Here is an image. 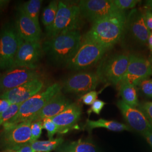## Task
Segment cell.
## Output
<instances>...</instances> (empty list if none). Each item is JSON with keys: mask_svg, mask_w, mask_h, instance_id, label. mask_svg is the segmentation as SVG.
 Segmentation results:
<instances>
[{"mask_svg": "<svg viewBox=\"0 0 152 152\" xmlns=\"http://www.w3.org/2000/svg\"><path fill=\"white\" fill-rule=\"evenodd\" d=\"M126 20L127 15L125 11L105 17L93 23L92 27L83 38L98 44L108 51L122 38Z\"/></svg>", "mask_w": 152, "mask_h": 152, "instance_id": "6da1fadb", "label": "cell"}, {"mask_svg": "<svg viewBox=\"0 0 152 152\" xmlns=\"http://www.w3.org/2000/svg\"><path fill=\"white\" fill-rule=\"evenodd\" d=\"M82 39L78 30L62 33L44 42L43 52L55 65H67L79 48Z\"/></svg>", "mask_w": 152, "mask_h": 152, "instance_id": "7a4b0ae2", "label": "cell"}, {"mask_svg": "<svg viewBox=\"0 0 152 152\" xmlns=\"http://www.w3.org/2000/svg\"><path fill=\"white\" fill-rule=\"evenodd\" d=\"M62 86L55 83L45 91L39 92L22 103L17 114L2 126L3 130H8L28 120H31L56 95L61 91Z\"/></svg>", "mask_w": 152, "mask_h": 152, "instance_id": "3957f363", "label": "cell"}, {"mask_svg": "<svg viewBox=\"0 0 152 152\" xmlns=\"http://www.w3.org/2000/svg\"><path fill=\"white\" fill-rule=\"evenodd\" d=\"M129 61V55L116 54L100 60L96 75L100 82L117 85L121 81Z\"/></svg>", "mask_w": 152, "mask_h": 152, "instance_id": "277c9868", "label": "cell"}, {"mask_svg": "<svg viewBox=\"0 0 152 152\" xmlns=\"http://www.w3.org/2000/svg\"><path fill=\"white\" fill-rule=\"evenodd\" d=\"M81 13L78 5H71L60 1L54 22L46 33L49 38L62 33L77 30Z\"/></svg>", "mask_w": 152, "mask_h": 152, "instance_id": "5b68a950", "label": "cell"}, {"mask_svg": "<svg viewBox=\"0 0 152 152\" xmlns=\"http://www.w3.org/2000/svg\"><path fill=\"white\" fill-rule=\"evenodd\" d=\"M23 40L15 25L6 24L0 31V69H11L18 49Z\"/></svg>", "mask_w": 152, "mask_h": 152, "instance_id": "8992f818", "label": "cell"}, {"mask_svg": "<svg viewBox=\"0 0 152 152\" xmlns=\"http://www.w3.org/2000/svg\"><path fill=\"white\" fill-rule=\"evenodd\" d=\"M107 51L98 44L83 37L79 48L66 66L73 71L86 69L102 60Z\"/></svg>", "mask_w": 152, "mask_h": 152, "instance_id": "52a82bcc", "label": "cell"}, {"mask_svg": "<svg viewBox=\"0 0 152 152\" xmlns=\"http://www.w3.org/2000/svg\"><path fill=\"white\" fill-rule=\"evenodd\" d=\"M31 120L24 121L8 130H3L0 134V148L2 152L16 151L31 141Z\"/></svg>", "mask_w": 152, "mask_h": 152, "instance_id": "ba28073f", "label": "cell"}, {"mask_svg": "<svg viewBox=\"0 0 152 152\" xmlns=\"http://www.w3.org/2000/svg\"><path fill=\"white\" fill-rule=\"evenodd\" d=\"M78 6L81 15L92 23L122 11L114 5L113 0H82Z\"/></svg>", "mask_w": 152, "mask_h": 152, "instance_id": "9c48e42d", "label": "cell"}, {"mask_svg": "<svg viewBox=\"0 0 152 152\" xmlns=\"http://www.w3.org/2000/svg\"><path fill=\"white\" fill-rule=\"evenodd\" d=\"M151 75L152 65L151 61L140 55L130 54L127 71L121 82H126L136 86Z\"/></svg>", "mask_w": 152, "mask_h": 152, "instance_id": "30bf717a", "label": "cell"}, {"mask_svg": "<svg viewBox=\"0 0 152 152\" xmlns=\"http://www.w3.org/2000/svg\"><path fill=\"white\" fill-rule=\"evenodd\" d=\"M100 81L96 73L81 72L69 77L64 83V91L68 93L85 94L95 90Z\"/></svg>", "mask_w": 152, "mask_h": 152, "instance_id": "8fae6325", "label": "cell"}, {"mask_svg": "<svg viewBox=\"0 0 152 152\" xmlns=\"http://www.w3.org/2000/svg\"><path fill=\"white\" fill-rule=\"evenodd\" d=\"M40 78V73L33 69L27 68L10 69L0 76V92L4 93L28 82Z\"/></svg>", "mask_w": 152, "mask_h": 152, "instance_id": "7c38bea8", "label": "cell"}, {"mask_svg": "<svg viewBox=\"0 0 152 152\" xmlns=\"http://www.w3.org/2000/svg\"><path fill=\"white\" fill-rule=\"evenodd\" d=\"M42 52V46L39 42L23 41L18 49L11 69L27 68L35 69Z\"/></svg>", "mask_w": 152, "mask_h": 152, "instance_id": "4fadbf2b", "label": "cell"}, {"mask_svg": "<svg viewBox=\"0 0 152 152\" xmlns=\"http://www.w3.org/2000/svg\"><path fill=\"white\" fill-rule=\"evenodd\" d=\"M127 32L135 42L146 45L151 33L146 24L144 14L137 9H133L127 16L125 32Z\"/></svg>", "mask_w": 152, "mask_h": 152, "instance_id": "5bb4252c", "label": "cell"}, {"mask_svg": "<svg viewBox=\"0 0 152 152\" xmlns=\"http://www.w3.org/2000/svg\"><path fill=\"white\" fill-rule=\"evenodd\" d=\"M117 106L130 129L143 135L152 127V124L139 109L131 107L122 100L117 102Z\"/></svg>", "mask_w": 152, "mask_h": 152, "instance_id": "9a60e30c", "label": "cell"}, {"mask_svg": "<svg viewBox=\"0 0 152 152\" xmlns=\"http://www.w3.org/2000/svg\"><path fill=\"white\" fill-rule=\"evenodd\" d=\"M44 86V81L41 78L34 79L2 93L0 95V99H6L11 104L22 103L41 92Z\"/></svg>", "mask_w": 152, "mask_h": 152, "instance_id": "2e32d148", "label": "cell"}, {"mask_svg": "<svg viewBox=\"0 0 152 152\" xmlns=\"http://www.w3.org/2000/svg\"><path fill=\"white\" fill-rule=\"evenodd\" d=\"M15 27L19 36L25 42H39L41 29L39 23L26 15L18 7Z\"/></svg>", "mask_w": 152, "mask_h": 152, "instance_id": "e0dca14e", "label": "cell"}, {"mask_svg": "<svg viewBox=\"0 0 152 152\" xmlns=\"http://www.w3.org/2000/svg\"><path fill=\"white\" fill-rule=\"evenodd\" d=\"M82 114L81 106L72 103L59 114L51 119L58 126V133L64 134L76 126Z\"/></svg>", "mask_w": 152, "mask_h": 152, "instance_id": "ac0fdd59", "label": "cell"}, {"mask_svg": "<svg viewBox=\"0 0 152 152\" xmlns=\"http://www.w3.org/2000/svg\"><path fill=\"white\" fill-rule=\"evenodd\" d=\"M71 103L61 91L52 98L38 113L36 114L31 121H42L46 118H51L63 112Z\"/></svg>", "mask_w": 152, "mask_h": 152, "instance_id": "d6986e66", "label": "cell"}, {"mask_svg": "<svg viewBox=\"0 0 152 152\" xmlns=\"http://www.w3.org/2000/svg\"><path fill=\"white\" fill-rule=\"evenodd\" d=\"M56 152H98L96 146L91 141L79 139L77 141L63 142Z\"/></svg>", "mask_w": 152, "mask_h": 152, "instance_id": "ffe728a7", "label": "cell"}, {"mask_svg": "<svg viewBox=\"0 0 152 152\" xmlns=\"http://www.w3.org/2000/svg\"><path fill=\"white\" fill-rule=\"evenodd\" d=\"M86 127L89 130H92L96 128H104L108 130L115 132L130 131V127L127 125L114 121H110L103 118H100L96 121L87 120Z\"/></svg>", "mask_w": 152, "mask_h": 152, "instance_id": "44dd1931", "label": "cell"}, {"mask_svg": "<svg viewBox=\"0 0 152 152\" xmlns=\"http://www.w3.org/2000/svg\"><path fill=\"white\" fill-rule=\"evenodd\" d=\"M119 85V92L122 100L131 107H138L139 102L135 86L126 82H121Z\"/></svg>", "mask_w": 152, "mask_h": 152, "instance_id": "7402d4cb", "label": "cell"}, {"mask_svg": "<svg viewBox=\"0 0 152 152\" xmlns=\"http://www.w3.org/2000/svg\"><path fill=\"white\" fill-rule=\"evenodd\" d=\"M64 142L61 137L53 138L48 140L34 141L30 144L33 151L36 152H50L56 150Z\"/></svg>", "mask_w": 152, "mask_h": 152, "instance_id": "603a6c76", "label": "cell"}, {"mask_svg": "<svg viewBox=\"0 0 152 152\" xmlns=\"http://www.w3.org/2000/svg\"><path fill=\"white\" fill-rule=\"evenodd\" d=\"M42 1L29 0L19 7L26 15L37 23H39V14Z\"/></svg>", "mask_w": 152, "mask_h": 152, "instance_id": "cb8c5ba5", "label": "cell"}, {"mask_svg": "<svg viewBox=\"0 0 152 152\" xmlns=\"http://www.w3.org/2000/svg\"><path fill=\"white\" fill-rule=\"evenodd\" d=\"M58 4L59 2L56 1H51L44 9L42 16V22L46 31L52 26L54 22L58 9Z\"/></svg>", "mask_w": 152, "mask_h": 152, "instance_id": "d4e9b609", "label": "cell"}, {"mask_svg": "<svg viewBox=\"0 0 152 152\" xmlns=\"http://www.w3.org/2000/svg\"><path fill=\"white\" fill-rule=\"evenodd\" d=\"M21 104H11L10 107L0 115V126H2L17 114Z\"/></svg>", "mask_w": 152, "mask_h": 152, "instance_id": "484cf974", "label": "cell"}, {"mask_svg": "<svg viewBox=\"0 0 152 152\" xmlns=\"http://www.w3.org/2000/svg\"><path fill=\"white\" fill-rule=\"evenodd\" d=\"M43 128L47 131L49 139L54 138V136L58 133V126L51 118H46L42 121Z\"/></svg>", "mask_w": 152, "mask_h": 152, "instance_id": "4316f807", "label": "cell"}, {"mask_svg": "<svg viewBox=\"0 0 152 152\" xmlns=\"http://www.w3.org/2000/svg\"><path fill=\"white\" fill-rule=\"evenodd\" d=\"M43 129L44 128H43L42 121H34L32 122V124L31 126V141H32L31 143L38 140V138L42 134Z\"/></svg>", "mask_w": 152, "mask_h": 152, "instance_id": "83f0119b", "label": "cell"}, {"mask_svg": "<svg viewBox=\"0 0 152 152\" xmlns=\"http://www.w3.org/2000/svg\"><path fill=\"white\" fill-rule=\"evenodd\" d=\"M113 1L114 5L122 11L133 9L140 2V1L138 0H113Z\"/></svg>", "mask_w": 152, "mask_h": 152, "instance_id": "f1b7e54d", "label": "cell"}, {"mask_svg": "<svg viewBox=\"0 0 152 152\" xmlns=\"http://www.w3.org/2000/svg\"><path fill=\"white\" fill-rule=\"evenodd\" d=\"M141 91L149 98H152V79L144 80L139 84Z\"/></svg>", "mask_w": 152, "mask_h": 152, "instance_id": "f546056e", "label": "cell"}, {"mask_svg": "<svg viewBox=\"0 0 152 152\" xmlns=\"http://www.w3.org/2000/svg\"><path fill=\"white\" fill-rule=\"evenodd\" d=\"M138 107L152 125V102L142 103Z\"/></svg>", "mask_w": 152, "mask_h": 152, "instance_id": "4dcf8cb0", "label": "cell"}, {"mask_svg": "<svg viewBox=\"0 0 152 152\" xmlns=\"http://www.w3.org/2000/svg\"><path fill=\"white\" fill-rule=\"evenodd\" d=\"M99 92L93 90L82 95L81 97L82 102L87 105H91L98 99Z\"/></svg>", "mask_w": 152, "mask_h": 152, "instance_id": "1f68e13d", "label": "cell"}, {"mask_svg": "<svg viewBox=\"0 0 152 152\" xmlns=\"http://www.w3.org/2000/svg\"><path fill=\"white\" fill-rule=\"evenodd\" d=\"M106 103L101 100H96L92 104L90 109L87 110V114L90 115L92 113L99 115Z\"/></svg>", "mask_w": 152, "mask_h": 152, "instance_id": "d6a6232c", "label": "cell"}, {"mask_svg": "<svg viewBox=\"0 0 152 152\" xmlns=\"http://www.w3.org/2000/svg\"><path fill=\"white\" fill-rule=\"evenodd\" d=\"M144 14L147 27L151 32H152V12L147 9Z\"/></svg>", "mask_w": 152, "mask_h": 152, "instance_id": "836d02e7", "label": "cell"}, {"mask_svg": "<svg viewBox=\"0 0 152 152\" xmlns=\"http://www.w3.org/2000/svg\"><path fill=\"white\" fill-rule=\"evenodd\" d=\"M11 104L7 100L0 99V115L5 112L10 107Z\"/></svg>", "mask_w": 152, "mask_h": 152, "instance_id": "e575fe53", "label": "cell"}, {"mask_svg": "<svg viewBox=\"0 0 152 152\" xmlns=\"http://www.w3.org/2000/svg\"><path fill=\"white\" fill-rule=\"evenodd\" d=\"M143 136H144L152 148V126L149 130L147 131L143 135Z\"/></svg>", "mask_w": 152, "mask_h": 152, "instance_id": "d590c367", "label": "cell"}, {"mask_svg": "<svg viewBox=\"0 0 152 152\" xmlns=\"http://www.w3.org/2000/svg\"><path fill=\"white\" fill-rule=\"evenodd\" d=\"M36 152L33 151L31 147L30 146V144L25 145L24 147H22L19 149H18L16 151H11V152Z\"/></svg>", "mask_w": 152, "mask_h": 152, "instance_id": "8d00e7d4", "label": "cell"}, {"mask_svg": "<svg viewBox=\"0 0 152 152\" xmlns=\"http://www.w3.org/2000/svg\"><path fill=\"white\" fill-rule=\"evenodd\" d=\"M147 44L148 45L149 49L150 50L152 56V32H151V33L149 34V36L148 39V42Z\"/></svg>", "mask_w": 152, "mask_h": 152, "instance_id": "74e56055", "label": "cell"}, {"mask_svg": "<svg viewBox=\"0 0 152 152\" xmlns=\"http://www.w3.org/2000/svg\"><path fill=\"white\" fill-rule=\"evenodd\" d=\"M9 1L6 0H0V10L5 6L9 2Z\"/></svg>", "mask_w": 152, "mask_h": 152, "instance_id": "f35d334b", "label": "cell"}, {"mask_svg": "<svg viewBox=\"0 0 152 152\" xmlns=\"http://www.w3.org/2000/svg\"><path fill=\"white\" fill-rule=\"evenodd\" d=\"M147 8L152 12V0H148L146 1Z\"/></svg>", "mask_w": 152, "mask_h": 152, "instance_id": "ab89813d", "label": "cell"}, {"mask_svg": "<svg viewBox=\"0 0 152 152\" xmlns=\"http://www.w3.org/2000/svg\"><path fill=\"white\" fill-rule=\"evenodd\" d=\"M151 61V63H152V59H151V60H150Z\"/></svg>", "mask_w": 152, "mask_h": 152, "instance_id": "60d3db41", "label": "cell"}]
</instances>
